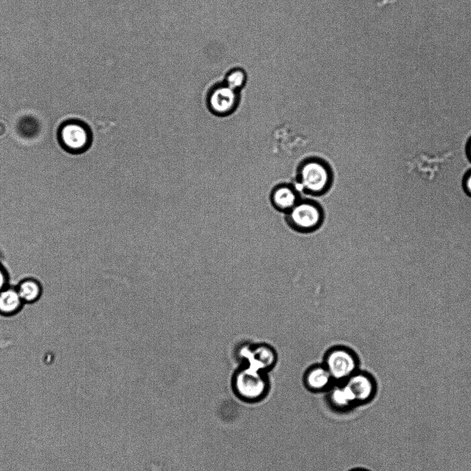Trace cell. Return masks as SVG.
Listing matches in <instances>:
<instances>
[{"mask_svg": "<svg viewBox=\"0 0 471 471\" xmlns=\"http://www.w3.org/2000/svg\"><path fill=\"white\" fill-rule=\"evenodd\" d=\"M232 385L238 397L247 403H256L264 399L270 388L267 372L245 365L234 373Z\"/></svg>", "mask_w": 471, "mask_h": 471, "instance_id": "obj_1", "label": "cell"}, {"mask_svg": "<svg viewBox=\"0 0 471 471\" xmlns=\"http://www.w3.org/2000/svg\"><path fill=\"white\" fill-rule=\"evenodd\" d=\"M335 383H342L359 369V358L348 347L336 345L325 354L322 363Z\"/></svg>", "mask_w": 471, "mask_h": 471, "instance_id": "obj_2", "label": "cell"}, {"mask_svg": "<svg viewBox=\"0 0 471 471\" xmlns=\"http://www.w3.org/2000/svg\"><path fill=\"white\" fill-rule=\"evenodd\" d=\"M331 171L327 164L317 159L305 161L298 171V179L302 188L314 195L327 191L331 186Z\"/></svg>", "mask_w": 471, "mask_h": 471, "instance_id": "obj_3", "label": "cell"}, {"mask_svg": "<svg viewBox=\"0 0 471 471\" xmlns=\"http://www.w3.org/2000/svg\"><path fill=\"white\" fill-rule=\"evenodd\" d=\"M287 213L289 225L300 232L316 230L321 224L323 218L320 206L311 200H299Z\"/></svg>", "mask_w": 471, "mask_h": 471, "instance_id": "obj_4", "label": "cell"}, {"mask_svg": "<svg viewBox=\"0 0 471 471\" xmlns=\"http://www.w3.org/2000/svg\"><path fill=\"white\" fill-rule=\"evenodd\" d=\"M237 354L242 365L267 373L278 360L275 349L266 343H244L239 347Z\"/></svg>", "mask_w": 471, "mask_h": 471, "instance_id": "obj_5", "label": "cell"}, {"mask_svg": "<svg viewBox=\"0 0 471 471\" xmlns=\"http://www.w3.org/2000/svg\"><path fill=\"white\" fill-rule=\"evenodd\" d=\"M62 147L73 153H80L87 150L92 142L89 128L82 122L71 120L64 122L58 131Z\"/></svg>", "mask_w": 471, "mask_h": 471, "instance_id": "obj_6", "label": "cell"}, {"mask_svg": "<svg viewBox=\"0 0 471 471\" xmlns=\"http://www.w3.org/2000/svg\"><path fill=\"white\" fill-rule=\"evenodd\" d=\"M238 100V91L223 84L215 86L210 91L206 104L211 113L224 117L231 114L236 109Z\"/></svg>", "mask_w": 471, "mask_h": 471, "instance_id": "obj_7", "label": "cell"}, {"mask_svg": "<svg viewBox=\"0 0 471 471\" xmlns=\"http://www.w3.org/2000/svg\"><path fill=\"white\" fill-rule=\"evenodd\" d=\"M344 382L352 392L357 405L370 403L376 395L378 390L376 381L367 372L358 369Z\"/></svg>", "mask_w": 471, "mask_h": 471, "instance_id": "obj_8", "label": "cell"}, {"mask_svg": "<svg viewBox=\"0 0 471 471\" xmlns=\"http://www.w3.org/2000/svg\"><path fill=\"white\" fill-rule=\"evenodd\" d=\"M303 383L305 387L312 392H327L334 383V381L323 364L310 366L303 376Z\"/></svg>", "mask_w": 471, "mask_h": 471, "instance_id": "obj_9", "label": "cell"}, {"mask_svg": "<svg viewBox=\"0 0 471 471\" xmlns=\"http://www.w3.org/2000/svg\"><path fill=\"white\" fill-rule=\"evenodd\" d=\"M329 405L338 412H345L357 406L355 397L345 382L335 383L327 392Z\"/></svg>", "mask_w": 471, "mask_h": 471, "instance_id": "obj_10", "label": "cell"}, {"mask_svg": "<svg viewBox=\"0 0 471 471\" xmlns=\"http://www.w3.org/2000/svg\"><path fill=\"white\" fill-rule=\"evenodd\" d=\"M24 305L15 287L8 285L0 291V315L14 316Z\"/></svg>", "mask_w": 471, "mask_h": 471, "instance_id": "obj_11", "label": "cell"}, {"mask_svg": "<svg viewBox=\"0 0 471 471\" xmlns=\"http://www.w3.org/2000/svg\"><path fill=\"white\" fill-rule=\"evenodd\" d=\"M296 191L288 185H280L271 193V202L278 210L289 212L298 202Z\"/></svg>", "mask_w": 471, "mask_h": 471, "instance_id": "obj_12", "label": "cell"}, {"mask_svg": "<svg viewBox=\"0 0 471 471\" xmlns=\"http://www.w3.org/2000/svg\"><path fill=\"white\" fill-rule=\"evenodd\" d=\"M24 304H32L41 298L43 289L37 279L26 278L15 287Z\"/></svg>", "mask_w": 471, "mask_h": 471, "instance_id": "obj_13", "label": "cell"}, {"mask_svg": "<svg viewBox=\"0 0 471 471\" xmlns=\"http://www.w3.org/2000/svg\"><path fill=\"white\" fill-rule=\"evenodd\" d=\"M245 81V73L241 69H234L227 75L224 84L238 91L244 86Z\"/></svg>", "mask_w": 471, "mask_h": 471, "instance_id": "obj_14", "label": "cell"}, {"mask_svg": "<svg viewBox=\"0 0 471 471\" xmlns=\"http://www.w3.org/2000/svg\"><path fill=\"white\" fill-rule=\"evenodd\" d=\"M8 285V274L0 262V291Z\"/></svg>", "mask_w": 471, "mask_h": 471, "instance_id": "obj_15", "label": "cell"}, {"mask_svg": "<svg viewBox=\"0 0 471 471\" xmlns=\"http://www.w3.org/2000/svg\"><path fill=\"white\" fill-rule=\"evenodd\" d=\"M350 471H369V470L364 469V468H356V469L352 470Z\"/></svg>", "mask_w": 471, "mask_h": 471, "instance_id": "obj_16", "label": "cell"}, {"mask_svg": "<svg viewBox=\"0 0 471 471\" xmlns=\"http://www.w3.org/2000/svg\"><path fill=\"white\" fill-rule=\"evenodd\" d=\"M470 182H471V180H470ZM470 186H471V185H470Z\"/></svg>", "mask_w": 471, "mask_h": 471, "instance_id": "obj_17", "label": "cell"}]
</instances>
